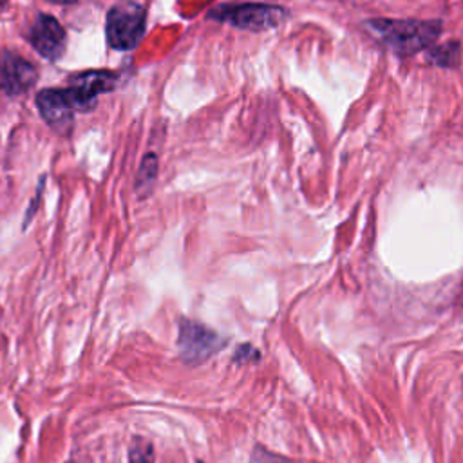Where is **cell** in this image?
Returning a JSON list of instances; mask_svg holds the SVG:
<instances>
[{
    "label": "cell",
    "mask_w": 463,
    "mask_h": 463,
    "mask_svg": "<svg viewBox=\"0 0 463 463\" xmlns=\"http://www.w3.org/2000/svg\"><path fill=\"white\" fill-rule=\"evenodd\" d=\"M364 25L374 40L400 56H412L420 51L430 49L443 29L439 20L371 18L365 20Z\"/></svg>",
    "instance_id": "1"
},
{
    "label": "cell",
    "mask_w": 463,
    "mask_h": 463,
    "mask_svg": "<svg viewBox=\"0 0 463 463\" xmlns=\"http://www.w3.org/2000/svg\"><path fill=\"white\" fill-rule=\"evenodd\" d=\"M215 22L230 24L242 31H268L279 27L286 16L288 11L280 5L271 4H235V5H219L217 9L210 11L208 14Z\"/></svg>",
    "instance_id": "4"
},
{
    "label": "cell",
    "mask_w": 463,
    "mask_h": 463,
    "mask_svg": "<svg viewBox=\"0 0 463 463\" xmlns=\"http://www.w3.org/2000/svg\"><path fill=\"white\" fill-rule=\"evenodd\" d=\"M38 80L36 67L24 56L0 49V90L9 96H20L33 89Z\"/></svg>",
    "instance_id": "6"
},
{
    "label": "cell",
    "mask_w": 463,
    "mask_h": 463,
    "mask_svg": "<svg viewBox=\"0 0 463 463\" xmlns=\"http://www.w3.org/2000/svg\"><path fill=\"white\" fill-rule=\"evenodd\" d=\"M250 463H289V461H286L284 458H280V456L269 452L268 449L257 445V447L253 449V452H251Z\"/></svg>",
    "instance_id": "12"
},
{
    "label": "cell",
    "mask_w": 463,
    "mask_h": 463,
    "mask_svg": "<svg viewBox=\"0 0 463 463\" xmlns=\"http://www.w3.org/2000/svg\"><path fill=\"white\" fill-rule=\"evenodd\" d=\"M146 11L132 0H123L112 5L107 13L105 34L107 43L114 51H132L145 34Z\"/></svg>",
    "instance_id": "2"
},
{
    "label": "cell",
    "mask_w": 463,
    "mask_h": 463,
    "mask_svg": "<svg viewBox=\"0 0 463 463\" xmlns=\"http://www.w3.org/2000/svg\"><path fill=\"white\" fill-rule=\"evenodd\" d=\"M157 156L154 152H148L143 156L141 165L137 168V175H136V195L139 199H145L152 194L154 186H156V179H157Z\"/></svg>",
    "instance_id": "9"
},
{
    "label": "cell",
    "mask_w": 463,
    "mask_h": 463,
    "mask_svg": "<svg viewBox=\"0 0 463 463\" xmlns=\"http://www.w3.org/2000/svg\"><path fill=\"white\" fill-rule=\"evenodd\" d=\"M228 340L203 322L181 317L177 320L179 358L186 365H199L217 354Z\"/></svg>",
    "instance_id": "3"
},
{
    "label": "cell",
    "mask_w": 463,
    "mask_h": 463,
    "mask_svg": "<svg viewBox=\"0 0 463 463\" xmlns=\"http://www.w3.org/2000/svg\"><path fill=\"white\" fill-rule=\"evenodd\" d=\"M52 4H60V5H69V4H76L78 0H51Z\"/></svg>",
    "instance_id": "14"
},
{
    "label": "cell",
    "mask_w": 463,
    "mask_h": 463,
    "mask_svg": "<svg viewBox=\"0 0 463 463\" xmlns=\"http://www.w3.org/2000/svg\"><path fill=\"white\" fill-rule=\"evenodd\" d=\"M259 358H260V353L251 344H242L233 353V362L235 364H248V362H255Z\"/></svg>",
    "instance_id": "13"
},
{
    "label": "cell",
    "mask_w": 463,
    "mask_h": 463,
    "mask_svg": "<svg viewBox=\"0 0 463 463\" xmlns=\"http://www.w3.org/2000/svg\"><path fill=\"white\" fill-rule=\"evenodd\" d=\"M4 5H5V0H0V11L4 9Z\"/></svg>",
    "instance_id": "15"
},
{
    "label": "cell",
    "mask_w": 463,
    "mask_h": 463,
    "mask_svg": "<svg viewBox=\"0 0 463 463\" xmlns=\"http://www.w3.org/2000/svg\"><path fill=\"white\" fill-rule=\"evenodd\" d=\"M27 40L49 61H56L65 51V29L52 14L40 13L27 31Z\"/></svg>",
    "instance_id": "7"
},
{
    "label": "cell",
    "mask_w": 463,
    "mask_h": 463,
    "mask_svg": "<svg viewBox=\"0 0 463 463\" xmlns=\"http://www.w3.org/2000/svg\"><path fill=\"white\" fill-rule=\"evenodd\" d=\"M128 463H154L152 443L141 436H134L128 447Z\"/></svg>",
    "instance_id": "11"
},
{
    "label": "cell",
    "mask_w": 463,
    "mask_h": 463,
    "mask_svg": "<svg viewBox=\"0 0 463 463\" xmlns=\"http://www.w3.org/2000/svg\"><path fill=\"white\" fill-rule=\"evenodd\" d=\"M427 60L443 69H456L461 63L459 42H447L427 51Z\"/></svg>",
    "instance_id": "10"
},
{
    "label": "cell",
    "mask_w": 463,
    "mask_h": 463,
    "mask_svg": "<svg viewBox=\"0 0 463 463\" xmlns=\"http://www.w3.org/2000/svg\"><path fill=\"white\" fill-rule=\"evenodd\" d=\"M34 103L43 121L58 132H67L72 125L76 107L67 89H42Z\"/></svg>",
    "instance_id": "8"
},
{
    "label": "cell",
    "mask_w": 463,
    "mask_h": 463,
    "mask_svg": "<svg viewBox=\"0 0 463 463\" xmlns=\"http://www.w3.org/2000/svg\"><path fill=\"white\" fill-rule=\"evenodd\" d=\"M119 81V76L107 69H94V71H83L76 76H72L71 85L67 87L74 107L78 112H89L96 107L98 96L101 92L112 90Z\"/></svg>",
    "instance_id": "5"
}]
</instances>
